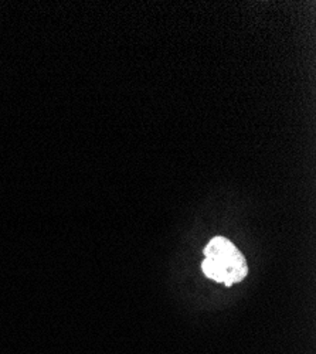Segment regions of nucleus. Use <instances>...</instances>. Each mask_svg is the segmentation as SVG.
<instances>
[{
  "mask_svg": "<svg viewBox=\"0 0 316 354\" xmlns=\"http://www.w3.org/2000/svg\"><path fill=\"white\" fill-rule=\"evenodd\" d=\"M202 270L209 279L232 286L241 282L248 267L240 250L224 237H214L205 248V261Z\"/></svg>",
  "mask_w": 316,
  "mask_h": 354,
  "instance_id": "obj_1",
  "label": "nucleus"
}]
</instances>
